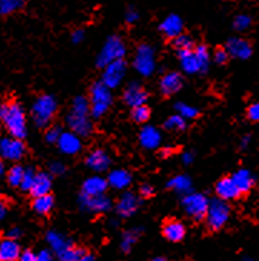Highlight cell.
<instances>
[{"mask_svg": "<svg viewBox=\"0 0 259 261\" xmlns=\"http://www.w3.org/2000/svg\"><path fill=\"white\" fill-rule=\"evenodd\" d=\"M174 46L179 52V50H186V49H192L195 46L193 45V39L189 36V35H185V33H181L179 36H176L174 39Z\"/></svg>", "mask_w": 259, "mask_h": 261, "instance_id": "39", "label": "cell"}, {"mask_svg": "<svg viewBox=\"0 0 259 261\" xmlns=\"http://www.w3.org/2000/svg\"><path fill=\"white\" fill-rule=\"evenodd\" d=\"M107 184L114 190H125L132 184V175L126 169H112L107 175Z\"/></svg>", "mask_w": 259, "mask_h": 261, "instance_id": "24", "label": "cell"}, {"mask_svg": "<svg viewBox=\"0 0 259 261\" xmlns=\"http://www.w3.org/2000/svg\"><path fill=\"white\" fill-rule=\"evenodd\" d=\"M38 261H53L52 253H50L49 250H42V251L38 254Z\"/></svg>", "mask_w": 259, "mask_h": 261, "instance_id": "50", "label": "cell"}, {"mask_svg": "<svg viewBox=\"0 0 259 261\" xmlns=\"http://www.w3.org/2000/svg\"><path fill=\"white\" fill-rule=\"evenodd\" d=\"M246 116L252 122H259V102L251 103L246 109Z\"/></svg>", "mask_w": 259, "mask_h": 261, "instance_id": "44", "label": "cell"}, {"mask_svg": "<svg viewBox=\"0 0 259 261\" xmlns=\"http://www.w3.org/2000/svg\"><path fill=\"white\" fill-rule=\"evenodd\" d=\"M193 160H195V154L192 151H186L182 154V162L185 165H191Z\"/></svg>", "mask_w": 259, "mask_h": 261, "instance_id": "51", "label": "cell"}, {"mask_svg": "<svg viewBox=\"0 0 259 261\" xmlns=\"http://www.w3.org/2000/svg\"><path fill=\"white\" fill-rule=\"evenodd\" d=\"M149 118H151V111H149V108L146 107V105L133 108V111H132V119L136 123L148 122Z\"/></svg>", "mask_w": 259, "mask_h": 261, "instance_id": "38", "label": "cell"}, {"mask_svg": "<svg viewBox=\"0 0 259 261\" xmlns=\"http://www.w3.org/2000/svg\"><path fill=\"white\" fill-rule=\"evenodd\" d=\"M183 86V77L181 73L178 72H169L166 75H163L160 79V92L165 96H172L178 93Z\"/></svg>", "mask_w": 259, "mask_h": 261, "instance_id": "18", "label": "cell"}, {"mask_svg": "<svg viewBox=\"0 0 259 261\" xmlns=\"http://www.w3.org/2000/svg\"><path fill=\"white\" fill-rule=\"evenodd\" d=\"M151 261H168L166 258H163V257H156V258H153V260Z\"/></svg>", "mask_w": 259, "mask_h": 261, "instance_id": "58", "label": "cell"}, {"mask_svg": "<svg viewBox=\"0 0 259 261\" xmlns=\"http://www.w3.org/2000/svg\"><path fill=\"white\" fill-rule=\"evenodd\" d=\"M66 123L69 129L75 132L80 138H86L92 135L93 122L91 116V107H89V99L84 98L83 95H79L73 99L70 111L66 116Z\"/></svg>", "mask_w": 259, "mask_h": 261, "instance_id": "1", "label": "cell"}, {"mask_svg": "<svg viewBox=\"0 0 259 261\" xmlns=\"http://www.w3.org/2000/svg\"><path fill=\"white\" fill-rule=\"evenodd\" d=\"M125 20H126V23L129 24L136 23L137 20H139V12H137L136 9L129 8L125 12Z\"/></svg>", "mask_w": 259, "mask_h": 261, "instance_id": "46", "label": "cell"}, {"mask_svg": "<svg viewBox=\"0 0 259 261\" xmlns=\"http://www.w3.org/2000/svg\"><path fill=\"white\" fill-rule=\"evenodd\" d=\"M84 254V250L77 248L75 246H70L68 250H65L63 253L57 255V258L61 261H77Z\"/></svg>", "mask_w": 259, "mask_h": 261, "instance_id": "37", "label": "cell"}, {"mask_svg": "<svg viewBox=\"0 0 259 261\" xmlns=\"http://www.w3.org/2000/svg\"><path fill=\"white\" fill-rule=\"evenodd\" d=\"M168 188L174 190L178 194H189L192 191V179L188 175H175L168 181Z\"/></svg>", "mask_w": 259, "mask_h": 261, "instance_id": "29", "label": "cell"}, {"mask_svg": "<svg viewBox=\"0 0 259 261\" xmlns=\"http://www.w3.org/2000/svg\"><path fill=\"white\" fill-rule=\"evenodd\" d=\"M113 102L112 89H109L106 85L102 82H96L92 85L89 92V107H91V116L95 119H99L109 111V108Z\"/></svg>", "mask_w": 259, "mask_h": 261, "instance_id": "3", "label": "cell"}, {"mask_svg": "<svg viewBox=\"0 0 259 261\" xmlns=\"http://www.w3.org/2000/svg\"><path fill=\"white\" fill-rule=\"evenodd\" d=\"M8 214V205H6V201L3 198H0V221L6 217Z\"/></svg>", "mask_w": 259, "mask_h": 261, "instance_id": "53", "label": "cell"}, {"mask_svg": "<svg viewBox=\"0 0 259 261\" xmlns=\"http://www.w3.org/2000/svg\"><path fill=\"white\" fill-rule=\"evenodd\" d=\"M123 100L128 107H142V105H146V102H148V92L143 89V86L133 82L126 86V89L123 92Z\"/></svg>", "mask_w": 259, "mask_h": 261, "instance_id": "14", "label": "cell"}, {"mask_svg": "<svg viewBox=\"0 0 259 261\" xmlns=\"http://www.w3.org/2000/svg\"><path fill=\"white\" fill-rule=\"evenodd\" d=\"M244 261H256V260H253V258H249V257H246Z\"/></svg>", "mask_w": 259, "mask_h": 261, "instance_id": "59", "label": "cell"}, {"mask_svg": "<svg viewBox=\"0 0 259 261\" xmlns=\"http://www.w3.org/2000/svg\"><path fill=\"white\" fill-rule=\"evenodd\" d=\"M229 61V54L225 47H218L214 52V62L218 65H225Z\"/></svg>", "mask_w": 259, "mask_h": 261, "instance_id": "43", "label": "cell"}, {"mask_svg": "<svg viewBox=\"0 0 259 261\" xmlns=\"http://www.w3.org/2000/svg\"><path fill=\"white\" fill-rule=\"evenodd\" d=\"M0 123L10 137L23 139L27 135V121L24 109L19 102H5L0 105Z\"/></svg>", "mask_w": 259, "mask_h": 261, "instance_id": "2", "label": "cell"}, {"mask_svg": "<svg viewBox=\"0 0 259 261\" xmlns=\"http://www.w3.org/2000/svg\"><path fill=\"white\" fill-rule=\"evenodd\" d=\"M46 240H47V243H49V246L52 248V251H53L56 255H59V254L63 253L65 250H68L69 247L73 246L70 240H68L63 234L57 232V231H49V232L46 234Z\"/></svg>", "mask_w": 259, "mask_h": 261, "instance_id": "28", "label": "cell"}, {"mask_svg": "<svg viewBox=\"0 0 259 261\" xmlns=\"http://www.w3.org/2000/svg\"><path fill=\"white\" fill-rule=\"evenodd\" d=\"M109 184H107V179L99 175H93L89 177L82 185V194L84 195H102V194H106V190Z\"/></svg>", "mask_w": 259, "mask_h": 261, "instance_id": "22", "label": "cell"}, {"mask_svg": "<svg viewBox=\"0 0 259 261\" xmlns=\"http://www.w3.org/2000/svg\"><path fill=\"white\" fill-rule=\"evenodd\" d=\"M139 204H140V201L137 198L136 195L133 194V192H123L122 195H121V198L118 201V204H116V211H118V214L123 217V218H128V217H132V215L135 214L137 211V208H139Z\"/></svg>", "mask_w": 259, "mask_h": 261, "instance_id": "17", "label": "cell"}, {"mask_svg": "<svg viewBox=\"0 0 259 261\" xmlns=\"http://www.w3.org/2000/svg\"><path fill=\"white\" fill-rule=\"evenodd\" d=\"M57 111V102L52 95H40L33 102L32 107V119L38 128H47Z\"/></svg>", "mask_w": 259, "mask_h": 261, "instance_id": "4", "label": "cell"}, {"mask_svg": "<svg viewBox=\"0 0 259 261\" xmlns=\"http://www.w3.org/2000/svg\"><path fill=\"white\" fill-rule=\"evenodd\" d=\"M22 236V231L20 228H17V227H13V228H10L8 231V234H6V238H12V240H17V238Z\"/></svg>", "mask_w": 259, "mask_h": 261, "instance_id": "52", "label": "cell"}, {"mask_svg": "<svg viewBox=\"0 0 259 261\" xmlns=\"http://www.w3.org/2000/svg\"><path fill=\"white\" fill-rule=\"evenodd\" d=\"M56 144L59 146L61 152L66 155H76L82 149V138L72 130L62 132Z\"/></svg>", "mask_w": 259, "mask_h": 261, "instance_id": "13", "label": "cell"}, {"mask_svg": "<svg viewBox=\"0 0 259 261\" xmlns=\"http://www.w3.org/2000/svg\"><path fill=\"white\" fill-rule=\"evenodd\" d=\"M54 207V200L50 194L46 195H40V197H35L33 200V210L40 215L49 214Z\"/></svg>", "mask_w": 259, "mask_h": 261, "instance_id": "30", "label": "cell"}, {"mask_svg": "<svg viewBox=\"0 0 259 261\" xmlns=\"http://www.w3.org/2000/svg\"><path fill=\"white\" fill-rule=\"evenodd\" d=\"M249 144H251V137H249V135H245L244 138L241 139V148H242V149H246V148L249 146Z\"/></svg>", "mask_w": 259, "mask_h": 261, "instance_id": "55", "label": "cell"}, {"mask_svg": "<svg viewBox=\"0 0 259 261\" xmlns=\"http://www.w3.org/2000/svg\"><path fill=\"white\" fill-rule=\"evenodd\" d=\"M5 175V164H3V160L0 158V177Z\"/></svg>", "mask_w": 259, "mask_h": 261, "instance_id": "57", "label": "cell"}, {"mask_svg": "<svg viewBox=\"0 0 259 261\" xmlns=\"http://www.w3.org/2000/svg\"><path fill=\"white\" fill-rule=\"evenodd\" d=\"M195 47V46H193ZM186 49V50H179L178 58L179 63L183 72H186L188 75H195V73H202V66L199 62L198 56L195 54V49Z\"/></svg>", "mask_w": 259, "mask_h": 261, "instance_id": "15", "label": "cell"}, {"mask_svg": "<svg viewBox=\"0 0 259 261\" xmlns=\"http://www.w3.org/2000/svg\"><path fill=\"white\" fill-rule=\"evenodd\" d=\"M110 156L105 149H93L91 154L86 156V165L93 172H105L110 167Z\"/></svg>", "mask_w": 259, "mask_h": 261, "instance_id": "16", "label": "cell"}, {"mask_svg": "<svg viewBox=\"0 0 259 261\" xmlns=\"http://www.w3.org/2000/svg\"><path fill=\"white\" fill-rule=\"evenodd\" d=\"M231 178L234 179V182H235V185L238 187V190H239L241 194H246V192L251 191L252 187L255 184L253 174H252L249 169L246 168H241L235 171Z\"/></svg>", "mask_w": 259, "mask_h": 261, "instance_id": "25", "label": "cell"}, {"mask_svg": "<svg viewBox=\"0 0 259 261\" xmlns=\"http://www.w3.org/2000/svg\"><path fill=\"white\" fill-rule=\"evenodd\" d=\"M215 192L218 195V198H221L223 201L237 200L238 197L241 195V192L238 190V187L234 182V179L231 177L221 178L216 185H215Z\"/></svg>", "mask_w": 259, "mask_h": 261, "instance_id": "19", "label": "cell"}, {"mask_svg": "<svg viewBox=\"0 0 259 261\" xmlns=\"http://www.w3.org/2000/svg\"><path fill=\"white\" fill-rule=\"evenodd\" d=\"M26 0H0V15H12L24 6Z\"/></svg>", "mask_w": 259, "mask_h": 261, "instance_id": "31", "label": "cell"}, {"mask_svg": "<svg viewBox=\"0 0 259 261\" xmlns=\"http://www.w3.org/2000/svg\"><path fill=\"white\" fill-rule=\"evenodd\" d=\"M182 207L185 213L189 215L191 218L200 221L204 220L209 207V200L208 197L200 194V192H189L185 194L182 198Z\"/></svg>", "mask_w": 259, "mask_h": 261, "instance_id": "7", "label": "cell"}, {"mask_svg": "<svg viewBox=\"0 0 259 261\" xmlns=\"http://www.w3.org/2000/svg\"><path fill=\"white\" fill-rule=\"evenodd\" d=\"M83 39H84L83 29H76V31L72 33V42H73V43H80V42H83Z\"/></svg>", "mask_w": 259, "mask_h": 261, "instance_id": "48", "label": "cell"}, {"mask_svg": "<svg viewBox=\"0 0 259 261\" xmlns=\"http://www.w3.org/2000/svg\"><path fill=\"white\" fill-rule=\"evenodd\" d=\"M61 134H62L61 126H47L45 138L49 144H56V142H57V139H59V137H61Z\"/></svg>", "mask_w": 259, "mask_h": 261, "instance_id": "42", "label": "cell"}, {"mask_svg": "<svg viewBox=\"0 0 259 261\" xmlns=\"http://www.w3.org/2000/svg\"><path fill=\"white\" fill-rule=\"evenodd\" d=\"M225 49H226L229 56L239 59V61H246V59L251 58L252 55L251 43L242 38H231L226 42Z\"/></svg>", "mask_w": 259, "mask_h": 261, "instance_id": "12", "label": "cell"}, {"mask_svg": "<svg viewBox=\"0 0 259 261\" xmlns=\"http://www.w3.org/2000/svg\"><path fill=\"white\" fill-rule=\"evenodd\" d=\"M175 109L176 112H178V115H181L186 121L188 119H195L199 115V111L196 108L192 107V105H188L185 102H176Z\"/></svg>", "mask_w": 259, "mask_h": 261, "instance_id": "32", "label": "cell"}, {"mask_svg": "<svg viewBox=\"0 0 259 261\" xmlns=\"http://www.w3.org/2000/svg\"><path fill=\"white\" fill-rule=\"evenodd\" d=\"M26 155V145L23 139L15 137H3L0 138V158L5 161L17 162Z\"/></svg>", "mask_w": 259, "mask_h": 261, "instance_id": "9", "label": "cell"}, {"mask_svg": "<svg viewBox=\"0 0 259 261\" xmlns=\"http://www.w3.org/2000/svg\"><path fill=\"white\" fill-rule=\"evenodd\" d=\"M163 236L166 240L172 241V243H179L185 238V234H186V228L181 221L178 220H169L168 223L163 225Z\"/></svg>", "mask_w": 259, "mask_h": 261, "instance_id": "27", "label": "cell"}, {"mask_svg": "<svg viewBox=\"0 0 259 261\" xmlns=\"http://www.w3.org/2000/svg\"><path fill=\"white\" fill-rule=\"evenodd\" d=\"M193 49H195V54H196L199 62H200L202 73H205V72H208L209 65H211V54H209V50H208V47L205 45H198V46H195Z\"/></svg>", "mask_w": 259, "mask_h": 261, "instance_id": "36", "label": "cell"}, {"mask_svg": "<svg viewBox=\"0 0 259 261\" xmlns=\"http://www.w3.org/2000/svg\"><path fill=\"white\" fill-rule=\"evenodd\" d=\"M125 75H126V62L123 59L114 61L103 68L100 82L106 85L109 89H114V88H118L119 85L122 84Z\"/></svg>", "mask_w": 259, "mask_h": 261, "instance_id": "10", "label": "cell"}, {"mask_svg": "<svg viewBox=\"0 0 259 261\" xmlns=\"http://www.w3.org/2000/svg\"><path fill=\"white\" fill-rule=\"evenodd\" d=\"M77 261H95V258H93V255H91V254L84 253Z\"/></svg>", "mask_w": 259, "mask_h": 261, "instance_id": "56", "label": "cell"}, {"mask_svg": "<svg viewBox=\"0 0 259 261\" xmlns=\"http://www.w3.org/2000/svg\"><path fill=\"white\" fill-rule=\"evenodd\" d=\"M50 190H52V177L46 172H36V177L33 179V184L29 191L33 195V198L50 194Z\"/></svg>", "mask_w": 259, "mask_h": 261, "instance_id": "26", "label": "cell"}, {"mask_svg": "<svg viewBox=\"0 0 259 261\" xmlns=\"http://www.w3.org/2000/svg\"><path fill=\"white\" fill-rule=\"evenodd\" d=\"M159 31L169 39H175L183 33V22L178 15L166 16L159 24Z\"/></svg>", "mask_w": 259, "mask_h": 261, "instance_id": "21", "label": "cell"}, {"mask_svg": "<svg viewBox=\"0 0 259 261\" xmlns=\"http://www.w3.org/2000/svg\"><path fill=\"white\" fill-rule=\"evenodd\" d=\"M79 204L84 211L92 213V214H100V213H106L112 208V200L107 197L106 194L102 195H84L82 194L79 197Z\"/></svg>", "mask_w": 259, "mask_h": 261, "instance_id": "11", "label": "cell"}, {"mask_svg": "<svg viewBox=\"0 0 259 261\" xmlns=\"http://www.w3.org/2000/svg\"><path fill=\"white\" fill-rule=\"evenodd\" d=\"M20 253L22 250L17 240L5 238L0 241V261H19Z\"/></svg>", "mask_w": 259, "mask_h": 261, "instance_id": "23", "label": "cell"}, {"mask_svg": "<svg viewBox=\"0 0 259 261\" xmlns=\"http://www.w3.org/2000/svg\"><path fill=\"white\" fill-rule=\"evenodd\" d=\"M165 129L176 130V132H182L186 129V119H183L181 115H170L163 123Z\"/></svg>", "mask_w": 259, "mask_h": 261, "instance_id": "35", "label": "cell"}, {"mask_svg": "<svg viewBox=\"0 0 259 261\" xmlns=\"http://www.w3.org/2000/svg\"><path fill=\"white\" fill-rule=\"evenodd\" d=\"M36 177V171L33 168H24V174H23L22 184H20V190L22 191H31L32 184H33V179Z\"/></svg>", "mask_w": 259, "mask_h": 261, "instance_id": "40", "label": "cell"}, {"mask_svg": "<svg viewBox=\"0 0 259 261\" xmlns=\"http://www.w3.org/2000/svg\"><path fill=\"white\" fill-rule=\"evenodd\" d=\"M125 55H126V45H125L123 39L121 36H116V35L109 36L100 49L99 55H98L96 65L99 68H105L106 65L112 63V62L123 59Z\"/></svg>", "mask_w": 259, "mask_h": 261, "instance_id": "6", "label": "cell"}, {"mask_svg": "<svg viewBox=\"0 0 259 261\" xmlns=\"http://www.w3.org/2000/svg\"><path fill=\"white\" fill-rule=\"evenodd\" d=\"M133 66L137 73H140L142 76H151L156 69V58L153 47L146 43L137 46L136 54L133 58Z\"/></svg>", "mask_w": 259, "mask_h": 261, "instance_id": "8", "label": "cell"}, {"mask_svg": "<svg viewBox=\"0 0 259 261\" xmlns=\"http://www.w3.org/2000/svg\"><path fill=\"white\" fill-rule=\"evenodd\" d=\"M23 174H24V168H23L22 165H13V167L8 171V174H6L8 182L12 185V187L19 188L20 184H22Z\"/></svg>", "mask_w": 259, "mask_h": 261, "instance_id": "34", "label": "cell"}, {"mask_svg": "<svg viewBox=\"0 0 259 261\" xmlns=\"http://www.w3.org/2000/svg\"><path fill=\"white\" fill-rule=\"evenodd\" d=\"M152 194H153V187H152V185L143 184L142 187H140V195H142V197L148 198V197H152Z\"/></svg>", "mask_w": 259, "mask_h": 261, "instance_id": "49", "label": "cell"}, {"mask_svg": "<svg viewBox=\"0 0 259 261\" xmlns=\"http://www.w3.org/2000/svg\"><path fill=\"white\" fill-rule=\"evenodd\" d=\"M19 261H38V254H35L31 250H26L20 253Z\"/></svg>", "mask_w": 259, "mask_h": 261, "instance_id": "47", "label": "cell"}, {"mask_svg": "<svg viewBox=\"0 0 259 261\" xmlns=\"http://www.w3.org/2000/svg\"><path fill=\"white\" fill-rule=\"evenodd\" d=\"M231 217V207L228 201H223L221 198H214L209 201V207L206 211L205 220L208 228L212 231H218L223 228Z\"/></svg>", "mask_w": 259, "mask_h": 261, "instance_id": "5", "label": "cell"}, {"mask_svg": "<svg viewBox=\"0 0 259 261\" xmlns=\"http://www.w3.org/2000/svg\"><path fill=\"white\" fill-rule=\"evenodd\" d=\"M252 23V19L248 15H238L234 20V28L238 32H244L246 29H249V26Z\"/></svg>", "mask_w": 259, "mask_h": 261, "instance_id": "41", "label": "cell"}, {"mask_svg": "<svg viewBox=\"0 0 259 261\" xmlns=\"http://www.w3.org/2000/svg\"><path fill=\"white\" fill-rule=\"evenodd\" d=\"M172 152H174V148H172V146H163V148L160 149V155H162L163 158H166V156H169V155H172Z\"/></svg>", "mask_w": 259, "mask_h": 261, "instance_id": "54", "label": "cell"}, {"mask_svg": "<svg viewBox=\"0 0 259 261\" xmlns=\"http://www.w3.org/2000/svg\"><path fill=\"white\" fill-rule=\"evenodd\" d=\"M139 232H140V228H133V230L126 231L123 234L122 241H121V248H122L125 253H129L130 250H132L133 244L137 241Z\"/></svg>", "mask_w": 259, "mask_h": 261, "instance_id": "33", "label": "cell"}, {"mask_svg": "<svg viewBox=\"0 0 259 261\" xmlns=\"http://www.w3.org/2000/svg\"><path fill=\"white\" fill-rule=\"evenodd\" d=\"M49 171H50V174L52 175H62V174H65V171H66V167H65V164L61 161H53L50 164V167H49Z\"/></svg>", "mask_w": 259, "mask_h": 261, "instance_id": "45", "label": "cell"}, {"mask_svg": "<svg viewBox=\"0 0 259 261\" xmlns=\"http://www.w3.org/2000/svg\"><path fill=\"white\" fill-rule=\"evenodd\" d=\"M139 142L145 149H156L162 144V135L158 128L146 125L139 132Z\"/></svg>", "mask_w": 259, "mask_h": 261, "instance_id": "20", "label": "cell"}]
</instances>
